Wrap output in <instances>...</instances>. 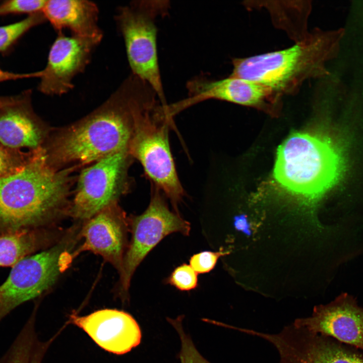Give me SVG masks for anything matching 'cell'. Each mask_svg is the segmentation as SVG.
<instances>
[{
    "label": "cell",
    "instance_id": "obj_17",
    "mask_svg": "<svg viewBox=\"0 0 363 363\" xmlns=\"http://www.w3.org/2000/svg\"><path fill=\"white\" fill-rule=\"evenodd\" d=\"M52 233L46 228L0 235V267H13L24 258L48 246Z\"/></svg>",
    "mask_w": 363,
    "mask_h": 363
},
{
    "label": "cell",
    "instance_id": "obj_6",
    "mask_svg": "<svg viewBox=\"0 0 363 363\" xmlns=\"http://www.w3.org/2000/svg\"><path fill=\"white\" fill-rule=\"evenodd\" d=\"M168 1H135L120 7L115 21L125 42L132 74L147 83L166 103L159 70L156 22L165 16Z\"/></svg>",
    "mask_w": 363,
    "mask_h": 363
},
{
    "label": "cell",
    "instance_id": "obj_11",
    "mask_svg": "<svg viewBox=\"0 0 363 363\" xmlns=\"http://www.w3.org/2000/svg\"><path fill=\"white\" fill-rule=\"evenodd\" d=\"M58 35L50 48L46 65L36 72L40 79L39 91L48 95H61L74 87L73 80L84 71L92 52L101 41L92 38Z\"/></svg>",
    "mask_w": 363,
    "mask_h": 363
},
{
    "label": "cell",
    "instance_id": "obj_21",
    "mask_svg": "<svg viewBox=\"0 0 363 363\" xmlns=\"http://www.w3.org/2000/svg\"><path fill=\"white\" fill-rule=\"evenodd\" d=\"M169 323L179 334L181 341L180 359L181 363H210L198 351L190 337L185 332L182 326V318L168 319Z\"/></svg>",
    "mask_w": 363,
    "mask_h": 363
},
{
    "label": "cell",
    "instance_id": "obj_2",
    "mask_svg": "<svg viewBox=\"0 0 363 363\" xmlns=\"http://www.w3.org/2000/svg\"><path fill=\"white\" fill-rule=\"evenodd\" d=\"M76 168H54L42 146L20 170L0 178V235L46 228L67 214Z\"/></svg>",
    "mask_w": 363,
    "mask_h": 363
},
{
    "label": "cell",
    "instance_id": "obj_13",
    "mask_svg": "<svg viewBox=\"0 0 363 363\" xmlns=\"http://www.w3.org/2000/svg\"><path fill=\"white\" fill-rule=\"evenodd\" d=\"M81 228V246L74 257L84 251L101 256L120 271L127 245L128 219L117 203L103 209L86 221Z\"/></svg>",
    "mask_w": 363,
    "mask_h": 363
},
{
    "label": "cell",
    "instance_id": "obj_27",
    "mask_svg": "<svg viewBox=\"0 0 363 363\" xmlns=\"http://www.w3.org/2000/svg\"><path fill=\"white\" fill-rule=\"evenodd\" d=\"M8 97H1L0 96V106L4 104L9 99Z\"/></svg>",
    "mask_w": 363,
    "mask_h": 363
},
{
    "label": "cell",
    "instance_id": "obj_8",
    "mask_svg": "<svg viewBox=\"0 0 363 363\" xmlns=\"http://www.w3.org/2000/svg\"><path fill=\"white\" fill-rule=\"evenodd\" d=\"M132 159L129 149H126L105 157L83 170L67 214L75 219L87 221L117 203L129 189L128 172Z\"/></svg>",
    "mask_w": 363,
    "mask_h": 363
},
{
    "label": "cell",
    "instance_id": "obj_3",
    "mask_svg": "<svg viewBox=\"0 0 363 363\" xmlns=\"http://www.w3.org/2000/svg\"><path fill=\"white\" fill-rule=\"evenodd\" d=\"M342 34L341 30L316 28L289 48L233 58L229 76L263 84L283 96L295 95L306 81L329 75L326 65L337 52Z\"/></svg>",
    "mask_w": 363,
    "mask_h": 363
},
{
    "label": "cell",
    "instance_id": "obj_26",
    "mask_svg": "<svg viewBox=\"0 0 363 363\" xmlns=\"http://www.w3.org/2000/svg\"><path fill=\"white\" fill-rule=\"evenodd\" d=\"M34 77V72L26 74H16L4 71L0 68V82L8 80H16Z\"/></svg>",
    "mask_w": 363,
    "mask_h": 363
},
{
    "label": "cell",
    "instance_id": "obj_19",
    "mask_svg": "<svg viewBox=\"0 0 363 363\" xmlns=\"http://www.w3.org/2000/svg\"><path fill=\"white\" fill-rule=\"evenodd\" d=\"M46 21L42 12H40L28 15L18 22L1 26L0 52L8 51L28 31Z\"/></svg>",
    "mask_w": 363,
    "mask_h": 363
},
{
    "label": "cell",
    "instance_id": "obj_12",
    "mask_svg": "<svg viewBox=\"0 0 363 363\" xmlns=\"http://www.w3.org/2000/svg\"><path fill=\"white\" fill-rule=\"evenodd\" d=\"M293 325L363 351V308L346 293L316 308L311 317L297 319Z\"/></svg>",
    "mask_w": 363,
    "mask_h": 363
},
{
    "label": "cell",
    "instance_id": "obj_10",
    "mask_svg": "<svg viewBox=\"0 0 363 363\" xmlns=\"http://www.w3.org/2000/svg\"><path fill=\"white\" fill-rule=\"evenodd\" d=\"M186 87L188 96L183 100L186 108L203 101L216 99L253 107L275 114L279 110L283 97L269 86L230 76L215 80L200 75L189 81Z\"/></svg>",
    "mask_w": 363,
    "mask_h": 363
},
{
    "label": "cell",
    "instance_id": "obj_18",
    "mask_svg": "<svg viewBox=\"0 0 363 363\" xmlns=\"http://www.w3.org/2000/svg\"><path fill=\"white\" fill-rule=\"evenodd\" d=\"M268 10L274 25L285 31L295 42L309 34L308 21L311 11L310 1H257Z\"/></svg>",
    "mask_w": 363,
    "mask_h": 363
},
{
    "label": "cell",
    "instance_id": "obj_7",
    "mask_svg": "<svg viewBox=\"0 0 363 363\" xmlns=\"http://www.w3.org/2000/svg\"><path fill=\"white\" fill-rule=\"evenodd\" d=\"M80 230L73 226L54 246L24 258L12 268L0 285V321L19 306L43 294L69 268Z\"/></svg>",
    "mask_w": 363,
    "mask_h": 363
},
{
    "label": "cell",
    "instance_id": "obj_4",
    "mask_svg": "<svg viewBox=\"0 0 363 363\" xmlns=\"http://www.w3.org/2000/svg\"><path fill=\"white\" fill-rule=\"evenodd\" d=\"M133 115L130 152L141 163L153 187L166 195L178 213L185 193L170 147L169 131L173 119L165 115L163 104L149 86L138 95Z\"/></svg>",
    "mask_w": 363,
    "mask_h": 363
},
{
    "label": "cell",
    "instance_id": "obj_5",
    "mask_svg": "<svg viewBox=\"0 0 363 363\" xmlns=\"http://www.w3.org/2000/svg\"><path fill=\"white\" fill-rule=\"evenodd\" d=\"M341 168L340 154L328 138L297 132L278 147L273 175L287 192L313 201L335 184Z\"/></svg>",
    "mask_w": 363,
    "mask_h": 363
},
{
    "label": "cell",
    "instance_id": "obj_15",
    "mask_svg": "<svg viewBox=\"0 0 363 363\" xmlns=\"http://www.w3.org/2000/svg\"><path fill=\"white\" fill-rule=\"evenodd\" d=\"M70 320L100 347L115 354H125L141 342L142 335L138 324L124 311L103 309L85 316L72 314Z\"/></svg>",
    "mask_w": 363,
    "mask_h": 363
},
{
    "label": "cell",
    "instance_id": "obj_25",
    "mask_svg": "<svg viewBox=\"0 0 363 363\" xmlns=\"http://www.w3.org/2000/svg\"><path fill=\"white\" fill-rule=\"evenodd\" d=\"M234 226L235 229L241 231L247 236L252 234L251 226L245 214H240L234 218Z\"/></svg>",
    "mask_w": 363,
    "mask_h": 363
},
{
    "label": "cell",
    "instance_id": "obj_20",
    "mask_svg": "<svg viewBox=\"0 0 363 363\" xmlns=\"http://www.w3.org/2000/svg\"><path fill=\"white\" fill-rule=\"evenodd\" d=\"M34 151L14 150L0 143V178L20 170L30 160Z\"/></svg>",
    "mask_w": 363,
    "mask_h": 363
},
{
    "label": "cell",
    "instance_id": "obj_1",
    "mask_svg": "<svg viewBox=\"0 0 363 363\" xmlns=\"http://www.w3.org/2000/svg\"><path fill=\"white\" fill-rule=\"evenodd\" d=\"M142 84L131 74L100 106L47 138L43 146L52 167H77L129 149L133 108Z\"/></svg>",
    "mask_w": 363,
    "mask_h": 363
},
{
    "label": "cell",
    "instance_id": "obj_23",
    "mask_svg": "<svg viewBox=\"0 0 363 363\" xmlns=\"http://www.w3.org/2000/svg\"><path fill=\"white\" fill-rule=\"evenodd\" d=\"M167 282L180 290H190L198 285V273L190 265L184 264L174 270Z\"/></svg>",
    "mask_w": 363,
    "mask_h": 363
},
{
    "label": "cell",
    "instance_id": "obj_14",
    "mask_svg": "<svg viewBox=\"0 0 363 363\" xmlns=\"http://www.w3.org/2000/svg\"><path fill=\"white\" fill-rule=\"evenodd\" d=\"M31 92L27 90L0 106V143L14 150L29 151L42 147L47 130L35 114L31 101Z\"/></svg>",
    "mask_w": 363,
    "mask_h": 363
},
{
    "label": "cell",
    "instance_id": "obj_22",
    "mask_svg": "<svg viewBox=\"0 0 363 363\" xmlns=\"http://www.w3.org/2000/svg\"><path fill=\"white\" fill-rule=\"evenodd\" d=\"M45 0H11L0 4V16L11 14L29 15L42 12Z\"/></svg>",
    "mask_w": 363,
    "mask_h": 363
},
{
    "label": "cell",
    "instance_id": "obj_16",
    "mask_svg": "<svg viewBox=\"0 0 363 363\" xmlns=\"http://www.w3.org/2000/svg\"><path fill=\"white\" fill-rule=\"evenodd\" d=\"M57 33L68 29L73 36L101 40L103 34L98 26V8L86 0H50L42 10Z\"/></svg>",
    "mask_w": 363,
    "mask_h": 363
},
{
    "label": "cell",
    "instance_id": "obj_9",
    "mask_svg": "<svg viewBox=\"0 0 363 363\" xmlns=\"http://www.w3.org/2000/svg\"><path fill=\"white\" fill-rule=\"evenodd\" d=\"M130 221L132 239L119 272V289L124 295L128 293L136 268L157 244L172 233L180 232L186 235L190 231V223L169 209L162 192L154 187L146 210Z\"/></svg>",
    "mask_w": 363,
    "mask_h": 363
},
{
    "label": "cell",
    "instance_id": "obj_24",
    "mask_svg": "<svg viewBox=\"0 0 363 363\" xmlns=\"http://www.w3.org/2000/svg\"><path fill=\"white\" fill-rule=\"evenodd\" d=\"M229 252L203 251L194 255L190 260V266L197 273H207L215 267L218 259Z\"/></svg>",
    "mask_w": 363,
    "mask_h": 363
}]
</instances>
